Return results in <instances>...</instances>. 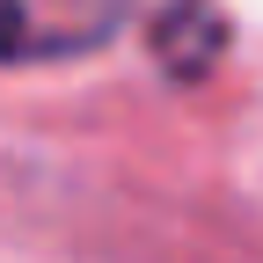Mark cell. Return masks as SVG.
Returning <instances> with one entry per match:
<instances>
[{"label": "cell", "mask_w": 263, "mask_h": 263, "mask_svg": "<svg viewBox=\"0 0 263 263\" xmlns=\"http://www.w3.org/2000/svg\"><path fill=\"white\" fill-rule=\"evenodd\" d=\"M132 0H0V66L37 59H81L117 37Z\"/></svg>", "instance_id": "obj_1"}, {"label": "cell", "mask_w": 263, "mask_h": 263, "mask_svg": "<svg viewBox=\"0 0 263 263\" xmlns=\"http://www.w3.org/2000/svg\"><path fill=\"white\" fill-rule=\"evenodd\" d=\"M146 44L176 81H205L227 59V15H219V0H168L146 29Z\"/></svg>", "instance_id": "obj_2"}]
</instances>
